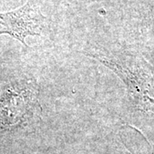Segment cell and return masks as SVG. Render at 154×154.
<instances>
[{"instance_id": "6da1fadb", "label": "cell", "mask_w": 154, "mask_h": 154, "mask_svg": "<svg viewBox=\"0 0 154 154\" xmlns=\"http://www.w3.org/2000/svg\"><path fill=\"white\" fill-rule=\"evenodd\" d=\"M109 68L125 84L134 107L154 113V67L141 56L128 52L88 53Z\"/></svg>"}, {"instance_id": "7a4b0ae2", "label": "cell", "mask_w": 154, "mask_h": 154, "mask_svg": "<svg viewBox=\"0 0 154 154\" xmlns=\"http://www.w3.org/2000/svg\"><path fill=\"white\" fill-rule=\"evenodd\" d=\"M36 91L29 83L11 85L0 94V128L21 123L36 102Z\"/></svg>"}, {"instance_id": "3957f363", "label": "cell", "mask_w": 154, "mask_h": 154, "mask_svg": "<svg viewBox=\"0 0 154 154\" xmlns=\"http://www.w3.org/2000/svg\"><path fill=\"white\" fill-rule=\"evenodd\" d=\"M44 20L38 7L28 2L15 11L0 12V34H8L27 46L26 38L39 35Z\"/></svg>"}, {"instance_id": "277c9868", "label": "cell", "mask_w": 154, "mask_h": 154, "mask_svg": "<svg viewBox=\"0 0 154 154\" xmlns=\"http://www.w3.org/2000/svg\"><path fill=\"white\" fill-rule=\"evenodd\" d=\"M152 154H153V153H152Z\"/></svg>"}]
</instances>
